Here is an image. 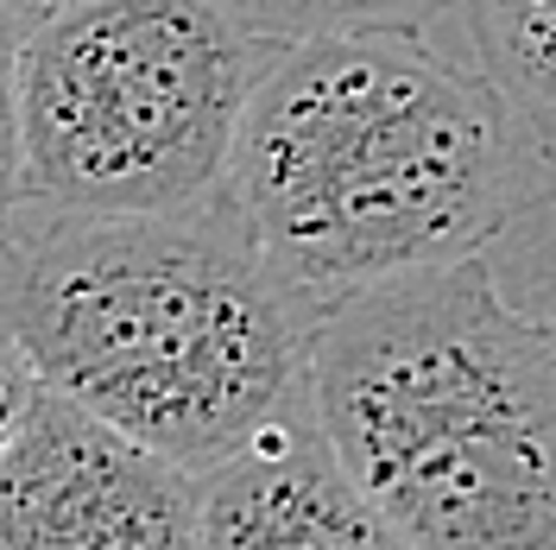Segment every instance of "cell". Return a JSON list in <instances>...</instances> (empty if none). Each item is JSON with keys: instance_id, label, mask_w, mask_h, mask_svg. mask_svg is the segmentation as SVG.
Here are the masks:
<instances>
[{"instance_id": "obj_1", "label": "cell", "mask_w": 556, "mask_h": 550, "mask_svg": "<svg viewBox=\"0 0 556 550\" xmlns=\"http://www.w3.org/2000/svg\"><path fill=\"white\" fill-rule=\"evenodd\" d=\"M544 165L486 70L430 33L273 45L241 114L228 209L311 304L481 260Z\"/></svg>"}, {"instance_id": "obj_2", "label": "cell", "mask_w": 556, "mask_h": 550, "mask_svg": "<svg viewBox=\"0 0 556 550\" xmlns=\"http://www.w3.org/2000/svg\"><path fill=\"white\" fill-rule=\"evenodd\" d=\"M0 316L38 379L203 482L311 399V304L228 197L184 215L0 228Z\"/></svg>"}, {"instance_id": "obj_3", "label": "cell", "mask_w": 556, "mask_h": 550, "mask_svg": "<svg viewBox=\"0 0 556 550\" xmlns=\"http://www.w3.org/2000/svg\"><path fill=\"white\" fill-rule=\"evenodd\" d=\"M311 417L412 550H556V342L486 260L329 310Z\"/></svg>"}, {"instance_id": "obj_4", "label": "cell", "mask_w": 556, "mask_h": 550, "mask_svg": "<svg viewBox=\"0 0 556 550\" xmlns=\"http://www.w3.org/2000/svg\"><path fill=\"white\" fill-rule=\"evenodd\" d=\"M273 58L228 0H76L20 58V215H184L228 190L247 96Z\"/></svg>"}, {"instance_id": "obj_5", "label": "cell", "mask_w": 556, "mask_h": 550, "mask_svg": "<svg viewBox=\"0 0 556 550\" xmlns=\"http://www.w3.org/2000/svg\"><path fill=\"white\" fill-rule=\"evenodd\" d=\"M197 475L38 392L0 462V550H203Z\"/></svg>"}, {"instance_id": "obj_6", "label": "cell", "mask_w": 556, "mask_h": 550, "mask_svg": "<svg viewBox=\"0 0 556 550\" xmlns=\"http://www.w3.org/2000/svg\"><path fill=\"white\" fill-rule=\"evenodd\" d=\"M197 493L203 550H412L329 455L311 399L260 430L235 462L208 468Z\"/></svg>"}, {"instance_id": "obj_7", "label": "cell", "mask_w": 556, "mask_h": 550, "mask_svg": "<svg viewBox=\"0 0 556 550\" xmlns=\"http://www.w3.org/2000/svg\"><path fill=\"white\" fill-rule=\"evenodd\" d=\"M486 83L506 96L531 152L556 165V0H468Z\"/></svg>"}, {"instance_id": "obj_8", "label": "cell", "mask_w": 556, "mask_h": 550, "mask_svg": "<svg viewBox=\"0 0 556 550\" xmlns=\"http://www.w3.org/2000/svg\"><path fill=\"white\" fill-rule=\"evenodd\" d=\"M253 33L273 45L291 38H329V33H386V26H412L424 33L430 20L455 13L462 0H228Z\"/></svg>"}, {"instance_id": "obj_9", "label": "cell", "mask_w": 556, "mask_h": 550, "mask_svg": "<svg viewBox=\"0 0 556 550\" xmlns=\"http://www.w3.org/2000/svg\"><path fill=\"white\" fill-rule=\"evenodd\" d=\"M26 7L0 0V228L20 215V58H26Z\"/></svg>"}, {"instance_id": "obj_10", "label": "cell", "mask_w": 556, "mask_h": 550, "mask_svg": "<svg viewBox=\"0 0 556 550\" xmlns=\"http://www.w3.org/2000/svg\"><path fill=\"white\" fill-rule=\"evenodd\" d=\"M38 392H45V379H38L33 354L20 348V336L0 316V462L13 455V443H20V430H26V417L38 405Z\"/></svg>"}, {"instance_id": "obj_11", "label": "cell", "mask_w": 556, "mask_h": 550, "mask_svg": "<svg viewBox=\"0 0 556 550\" xmlns=\"http://www.w3.org/2000/svg\"><path fill=\"white\" fill-rule=\"evenodd\" d=\"M26 13H58V7H76V0H20Z\"/></svg>"}, {"instance_id": "obj_12", "label": "cell", "mask_w": 556, "mask_h": 550, "mask_svg": "<svg viewBox=\"0 0 556 550\" xmlns=\"http://www.w3.org/2000/svg\"><path fill=\"white\" fill-rule=\"evenodd\" d=\"M551 342H556V316H551Z\"/></svg>"}]
</instances>
